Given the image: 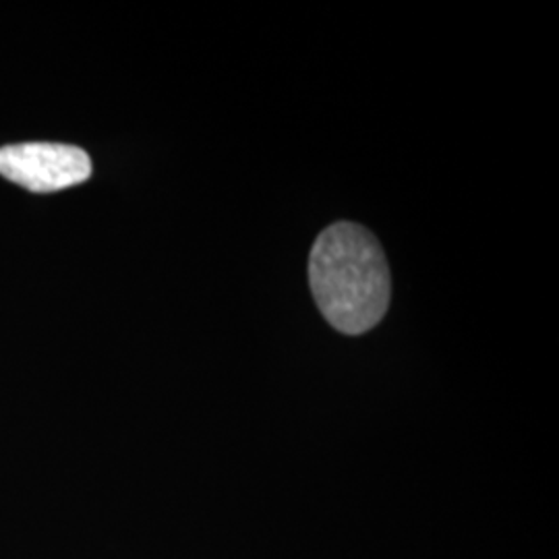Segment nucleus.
Segmentation results:
<instances>
[{"mask_svg": "<svg viewBox=\"0 0 559 559\" xmlns=\"http://www.w3.org/2000/svg\"><path fill=\"white\" fill-rule=\"evenodd\" d=\"M309 282L321 316L348 336L376 328L392 295L380 240L353 222L332 224L318 237L309 255Z\"/></svg>", "mask_w": 559, "mask_h": 559, "instance_id": "f257e3e1", "label": "nucleus"}, {"mask_svg": "<svg viewBox=\"0 0 559 559\" xmlns=\"http://www.w3.org/2000/svg\"><path fill=\"white\" fill-rule=\"evenodd\" d=\"M0 175L34 193H55L92 177L90 156L67 143H17L0 147Z\"/></svg>", "mask_w": 559, "mask_h": 559, "instance_id": "f03ea898", "label": "nucleus"}]
</instances>
